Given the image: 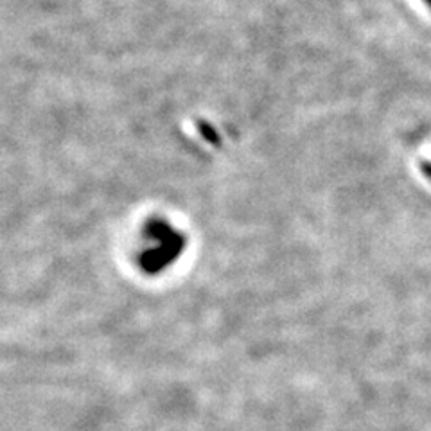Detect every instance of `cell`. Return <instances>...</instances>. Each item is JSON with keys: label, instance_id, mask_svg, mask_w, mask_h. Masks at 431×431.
I'll use <instances>...</instances> for the list:
<instances>
[{"label": "cell", "instance_id": "cell-1", "mask_svg": "<svg viewBox=\"0 0 431 431\" xmlns=\"http://www.w3.org/2000/svg\"><path fill=\"white\" fill-rule=\"evenodd\" d=\"M151 236L157 241V246L141 255V266L150 275H155L157 271L166 268L167 264L178 257V253L182 252L183 241L182 237L167 228L166 225H155L151 228Z\"/></svg>", "mask_w": 431, "mask_h": 431}, {"label": "cell", "instance_id": "cell-3", "mask_svg": "<svg viewBox=\"0 0 431 431\" xmlns=\"http://www.w3.org/2000/svg\"><path fill=\"white\" fill-rule=\"evenodd\" d=\"M424 2H426V4L430 6V8H431V0H424Z\"/></svg>", "mask_w": 431, "mask_h": 431}, {"label": "cell", "instance_id": "cell-2", "mask_svg": "<svg viewBox=\"0 0 431 431\" xmlns=\"http://www.w3.org/2000/svg\"><path fill=\"white\" fill-rule=\"evenodd\" d=\"M421 169H423L424 176H426L428 180H431V162L430 160H424L423 164H421Z\"/></svg>", "mask_w": 431, "mask_h": 431}]
</instances>
